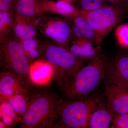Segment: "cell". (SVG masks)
Listing matches in <instances>:
<instances>
[{
    "label": "cell",
    "instance_id": "cell-3",
    "mask_svg": "<svg viewBox=\"0 0 128 128\" xmlns=\"http://www.w3.org/2000/svg\"><path fill=\"white\" fill-rule=\"evenodd\" d=\"M100 101L97 96L68 101L61 98L48 128H87L92 113Z\"/></svg>",
    "mask_w": 128,
    "mask_h": 128
},
{
    "label": "cell",
    "instance_id": "cell-26",
    "mask_svg": "<svg viewBox=\"0 0 128 128\" xmlns=\"http://www.w3.org/2000/svg\"><path fill=\"white\" fill-rule=\"evenodd\" d=\"M72 33H73V40H80L86 39L81 31L78 29V28L74 26L73 24V26H72Z\"/></svg>",
    "mask_w": 128,
    "mask_h": 128
},
{
    "label": "cell",
    "instance_id": "cell-10",
    "mask_svg": "<svg viewBox=\"0 0 128 128\" xmlns=\"http://www.w3.org/2000/svg\"><path fill=\"white\" fill-rule=\"evenodd\" d=\"M104 94L108 105L115 114L128 112V88L106 84Z\"/></svg>",
    "mask_w": 128,
    "mask_h": 128
},
{
    "label": "cell",
    "instance_id": "cell-18",
    "mask_svg": "<svg viewBox=\"0 0 128 128\" xmlns=\"http://www.w3.org/2000/svg\"><path fill=\"white\" fill-rule=\"evenodd\" d=\"M30 98L25 94H20L12 96L4 101L9 104L22 119L29 106Z\"/></svg>",
    "mask_w": 128,
    "mask_h": 128
},
{
    "label": "cell",
    "instance_id": "cell-27",
    "mask_svg": "<svg viewBox=\"0 0 128 128\" xmlns=\"http://www.w3.org/2000/svg\"><path fill=\"white\" fill-rule=\"evenodd\" d=\"M108 3L115 6L124 9V5L125 0H106Z\"/></svg>",
    "mask_w": 128,
    "mask_h": 128
},
{
    "label": "cell",
    "instance_id": "cell-12",
    "mask_svg": "<svg viewBox=\"0 0 128 128\" xmlns=\"http://www.w3.org/2000/svg\"><path fill=\"white\" fill-rule=\"evenodd\" d=\"M115 114L107 103H101L100 101L92 113L87 128H107L110 127Z\"/></svg>",
    "mask_w": 128,
    "mask_h": 128
},
{
    "label": "cell",
    "instance_id": "cell-23",
    "mask_svg": "<svg viewBox=\"0 0 128 128\" xmlns=\"http://www.w3.org/2000/svg\"><path fill=\"white\" fill-rule=\"evenodd\" d=\"M76 2L80 6V10L86 11L96 10L108 4L106 0H77Z\"/></svg>",
    "mask_w": 128,
    "mask_h": 128
},
{
    "label": "cell",
    "instance_id": "cell-20",
    "mask_svg": "<svg viewBox=\"0 0 128 128\" xmlns=\"http://www.w3.org/2000/svg\"><path fill=\"white\" fill-rule=\"evenodd\" d=\"M15 20L14 13L0 11V40L12 34Z\"/></svg>",
    "mask_w": 128,
    "mask_h": 128
},
{
    "label": "cell",
    "instance_id": "cell-4",
    "mask_svg": "<svg viewBox=\"0 0 128 128\" xmlns=\"http://www.w3.org/2000/svg\"><path fill=\"white\" fill-rule=\"evenodd\" d=\"M57 94L48 89H35L20 122L22 128H47L61 101Z\"/></svg>",
    "mask_w": 128,
    "mask_h": 128
},
{
    "label": "cell",
    "instance_id": "cell-2",
    "mask_svg": "<svg viewBox=\"0 0 128 128\" xmlns=\"http://www.w3.org/2000/svg\"><path fill=\"white\" fill-rule=\"evenodd\" d=\"M40 58L50 65L59 89L63 92L73 76L84 66L85 62L68 49L50 42H43L40 46Z\"/></svg>",
    "mask_w": 128,
    "mask_h": 128
},
{
    "label": "cell",
    "instance_id": "cell-17",
    "mask_svg": "<svg viewBox=\"0 0 128 128\" xmlns=\"http://www.w3.org/2000/svg\"><path fill=\"white\" fill-rule=\"evenodd\" d=\"M53 72L52 69L49 64L44 61L34 62L32 64L31 75L32 80L34 84L42 83L47 82L50 79Z\"/></svg>",
    "mask_w": 128,
    "mask_h": 128
},
{
    "label": "cell",
    "instance_id": "cell-16",
    "mask_svg": "<svg viewBox=\"0 0 128 128\" xmlns=\"http://www.w3.org/2000/svg\"><path fill=\"white\" fill-rule=\"evenodd\" d=\"M46 0L48 12L58 14L70 19L80 13V10L71 3L60 0L56 2L51 0Z\"/></svg>",
    "mask_w": 128,
    "mask_h": 128
},
{
    "label": "cell",
    "instance_id": "cell-24",
    "mask_svg": "<svg viewBox=\"0 0 128 128\" xmlns=\"http://www.w3.org/2000/svg\"><path fill=\"white\" fill-rule=\"evenodd\" d=\"M110 128H128V112L115 114Z\"/></svg>",
    "mask_w": 128,
    "mask_h": 128
},
{
    "label": "cell",
    "instance_id": "cell-19",
    "mask_svg": "<svg viewBox=\"0 0 128 128\" xmlns=\"http://www.w3.org/2000/svg\"><path fill=\"white\" fill-rule=\"evenodd\" d=\"M0 120L10 128L20 122L22 119L16 114L12 107L6 101L0 102Z\"/></svg>",
    "mask_w": 128,
    "mask_h": 128
},
{
    "label": "cell",
    "instance_id": "cell-5",
    "mask_svg": "<svg viewBox=\"0 0 128 128\" xmlns=\"http://www.w3.org/2000/svg\"><path fill=\"white\" fill-rule=\"evenodd\" d=\"M0 65L3 71L13 73L34 86L31 75L32 64L20 42L12 34L0 40Z\"/></svg>",
    "mask_w": 128,
    "mask_h": 128
},
{
    "label": "cell",
    "instance_id": "cell-11",
    "mask_svg": "<svg viewBox=\"0 0 128 128\" xmlns=\"http://www.w3.org/2000/svg\"><path fill=\"white\" fill-rule=\"evenodd\" d=\"M68 49L84 62L91 60L102 54V46H96L86 39L73 40Z\"/></svg>",
    "mask_w": 128,
    "mask_h": 128
},
{
    "label": "cell",
    "instance_id": "cell-6",
    "mask_svg": "<svg viewBox=\"0 0 128 128\" xmlns=\"http://www.w3.org/2000/svg\"><path fill=\"white\" fill-rule=\"evenodd\" d=\"M80 11L96 34L103 40L122 21L125 12L124 9L111 4L92 10H80Z\"/></svg>",
    "mask_w": 128,
    "mask_h": 128
},
{
    "label": "cell",
    "instance_id": "cell-8",
    "mask_svg": "<svg viewBox=\"0 0 128 128\" xmlns=\"http://www.w3.org/2000/svg\"><path fill=\"white\" fill-rule=\"evenodd\" d=\"M15 74L3 71L0 74V102L17 94H23L31 96L36 89Z\"/></svg>",
    "mask_w": 128,
    "mask_h": 128
},
{
    "label": "cell",
    "instance_id": "cell-7",
    "mask_svg": "<svg viewBox=\"0 0 128 128\" xmlns=\"http://www.w3.org/2000/svg\"><path fill=\"white\" fill-rule=\"evenodd\" d=\"M34 24L37 30L58 46L68 49L73 42V23L70 18L45 14L36 18Z\"/></svg>",
    "mask_w": 128,
    "mask_h": 128
},
{
    "label": "cell",
    "instance_id": "cell-13",
    "mask_svg": "<svg viewBox=\"0 0 128 128\" xmlns=\"http://www.w3.org/2000/svg\"><path fill=\"white\" fill-rule=\"evenodd\" d=\"M15 20L12 34L20 42L36 38L38 34L32 22L15 16Z\"/></svg>",
    "mask_w": 128,
    "mask_h": 128
},
{
    "label": "cell",
    "instance_id": "cell-21",
    "mask_svg": "<svg viewBox=\"0 0 128 128\" xmlns=\"http://www.w3.org/2000/svg\"><path fill=\"white\" fill-rule=\"evenodd\" d=\"M41 41L38 38H33L20 42L31 64L40 58V46Z\"/></svg>",
    "mask_w": 128,
    "mask_h": 128
},
{
    "label": "cell",
    "instance_id": "cell-25",
    "mask_svg": "<svg viewBox=\"0 0 128 128\" xmlns=\"http://www.w3.org/2000/svg\"><path fill=\"white\" fill-rule=\"evenodd\" d=\"M15 0H0V11L14 13Z\"/></svg>",
    "mask_w": 128,
    "mask_h": 128
},
{
    "label": "cell",
    "instance_id": "cell-30",
    "mask_svg": "<svg viewBox=\"0 0 128 128\" xmlns=\"http://www.w3.org/2000/svg\"><path fill=\"white\" fill-rule=\"evenodd\" d=\"M58 0L63 1L65 2L71 3L72 2H76L77 0Z\"/></svg>",
    "mask_w": 128,
    "mask_h": 128
},
{
    "label": "cell",
    "instance_id": "cell-22",
    "mask_svg": "<svg viewBox=\"0 0 128 128\" xmlns=\"http://www.w3.org/2000/svg\"><path fill=\"white\" fill-rule=\"evenodd\" d=\"M114 35L120 46L123 48H128V24H122L117 27Z\"/></svg>",
    "mask_w": 128,
    "mask_h": 128
},
{
    "label": "cell",
    "instance_id": "cell-15",
    "mask_svg": "<svg viewBox=\"0 0 128 128\" xmlns=\"http://www.w3.org/2000/svg\"><path fill=\"white\" fill-rule=\"evenodd\" d=\"M71 20L73 25L81 31L86 39L90 41L96 46H102L103 40L96 34L80 13Z\"/></svg>",
    "mask_w": 128,
    "mask_h": 128
},
{
    "label": "cell",
    "instance_id": "cell-29",
    "mask_svg": "<svg viewBox=\"0 0 128 128\" xmlns=\"http://www.w3.org/2000/svg\"><path fill=\"white\" fill-rule=\"evenodd\" d=\"M0 128H8V127L2 121L0 120Z\"/></svg>",
    "mask_w": 128,
    "mask_h": 128
},
{
    "label": "cell",
    "instance_id": "cell-14",
    "mask_svg": "<svg viewBox=\"0 0 128 128\" xmlns=\"http://www.w3.org/2000/svg\"><path fill=\"white\" fill-rule=\"evenodd\" d=\"M14 15L28 20L32 21L48 12V8L39 7L18 1L15 0Z\"/></svg>",
    "mask_w": 128,
    "mask_h": 128
},
{
    "label": "cell",
    "instance_id": "cell-9",
    "mask_svg": "<svg viewBox=\"0 0 128 128\" xmlns=\"http://www.w3.org/2000/svg\"><path fill=\"white\" fill-rule=\"evenodd\" d=\"M106 84L128 88V56L120 54L111 63L106 76Z\"/></svg>",
    "mask_w": 128,
    "mask_h": 128
},
{
    "label": "cell",
    "instance_id": "cell-28",
    "mask_svg": "<svg viewBox=\"0 0 128 128\" xmlns=\"http://www.w3.org/2000/svg\"><path fill=\"white\" fill-rule=\"evenodd\" d=\"M124 9L125 12L128 13V0H125L124 5Z\"/></svg>",
    "mask_w": 128,
    "mask_h": 128
},
{
    "label": "cell",
    "instance_id": "cell-1",
    "mask_svg": "<svg viewBox=\"0 0 128 128\" xmlns=\"http://www.w3.org/2000/svg\"><path fill=\"white\" fill-rule=\"evenodd\" d=\"M111 64L102 54L90 60L78 70L62 93L63 100L83 99L89 97L106 78Z\"/></svg>",
    "mask_w": 128,
    "mask_h": 128
}]
</instances>
